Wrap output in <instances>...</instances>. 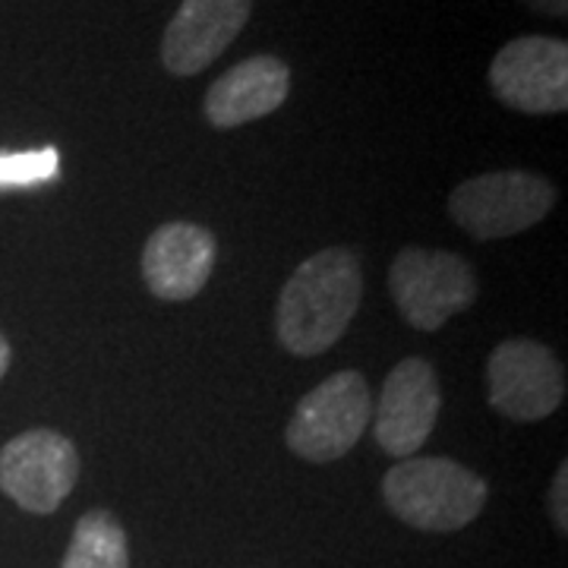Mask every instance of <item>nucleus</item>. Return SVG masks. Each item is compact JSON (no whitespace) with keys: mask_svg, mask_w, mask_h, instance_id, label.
<instances>
[{"mask_svg":"<svg viewBox=\"0 0 568 568\" xmlns=\"http://www.w3.org/2000/svg\"><path fill=\"white\" fill-rule=\"evenodd\" d=\"M253 0H183L162 36V63L171 77H196L244 32Z\"/></svg>","mask_w":568,"mask_h":568,"instance_id":"10","label":"nucleus"},{"mask_svg":"<svg viewBox=\"0 0 568 568\" xmlns=\"http://www.w3.org/2000/svg\"><path fill=\"white\" fill-rule=\"evenodd\" d=\"M58 171V152L41 149L26 155H0V186H20V183H39L54 178Z\"/></svg>","mask_w":568,"mask_h":568,"instance_id":"14","label":"nucleus"},{"mask_svg":"<svg viewBox=\"0 0 568 568\" xmlns=\"http://www.w3.org/2000/svg\"><path fill=\"white\" fill-rule=\"evenodd\" d=\"M556 205V186L534 171H489L462 181L448 215L474 241H503L540 224Z\"/></svg>","mask_w":568,"mask_h":568,"instance_id":"3","label":"nucleus"},{"mask_svg":"<svg viewBox=\"0 0 568 568\" xmlns=\"http://www.w3.org/2000/svg\"><path fill=\"white\" fill-rule=\"evenodd\" d=\"M395 518L426 534L467 528L487 506V480L452 458H405L383 477Z\"/></svg>","mask_w":568,"mask_h":568,"instance_id":"2","label":"nucleus"},{"mask_svg":"<svg viewBox=\"0 0 568 568\" xmlns=\"http://www.w3.org/2000/svg\"><path fill=\"white\" fill-rule=\"evenodd\" d=\"M364 294L361 260L347 246L313 253L284 282L275 306V332L287 354L320 357L354 323Z\"/></svg>","mask_w":568,"mask_h":568,"instance_id":"1","label":"nucleus"},{"mask_svg":"<svg viewBox=\"0 0 568 568\" xmlns=\"http://www.w3.org/2000/svg\"><path fill=\"white\" fill-rule=\"evenodd\" d=\"M369 420H373V392L361 373L342 369L297 402L294 417L284 429V443L297 458L313 465H328L345 458L361 443Z\"/></svg>","mask_w":568,"mask_h":568,"instance_id":"4","label":"nucleus"},{"mask_svg":"<svg viewBox=\"0 0 568 568\" xmlns=\"http://www.w3.org/2000/svg\"><path fill=\"white\" fill-rule=\"evenodd\" d=\"M566 493H568V465L562 462L559 470H556V480L549 487V515H552V525L566 534L568 530V506H566Z\"/></svg>","mask_w":568,"mask_h":568,"instance_id":"15","label":"nucleus"},{"mask_svg":"<svg viewBox=\"0 0 568 568\" xmlns=\"http://www.w3.org/2000/svg\"><path fill=\"white\" fill-rule=\"evenodd\" d=\"M489 89L521 114L568 111V44L552 36H521L496 51Z\"/></svg>","mask_w":568,"mask_h":568,"instance_id":"8","label":"nucleus"},{"mask_svg":"<svg viewBox=\"0 0 568 568\" xmlns=\"http://www.w3.org/2000/svg\"><path fill=\"white\" fill-rule=\"evenodd\" d=\"M489 405L515 424H537L566 402V366L534 338H506L487 361Z\"/></svg>","mask_w":568,"mask_h":568,"instance_id":"6","label":"nucleus"},{"mask_svg":"<svg viewBox=\"0 0 568 568\" xmlns=\"http://www.w3.org/2000/svg\"><path fill=\"white\" fill-rule=\"evenodd\" d=\"M388 291L398 313L417 332H439L477 301L474 265L458 253L405 246L388 268Z\"/></svg>","mask_w":568,"mask_h":568,"instance_id":"5","label":"nucleus"},{"mask_svg":"<svg viewBox=\"0 0 568 568\" xmlns=\"http://www.w3.org/2000/svg\"><path fill=\"white\" fill-rule=\"evenodd\" d=\"M77 480V446L54 429H29L0 448V493L29 515L58 511Z\"/></svg>","mask_w":568,"mask_h":568,"instance_id":"7","label":"nucleus"},{"mask_svg":"<svg viewBox=\"0 0 568 568\" xmlns=\"http://www.w3.org/2000/svg\"><path fill=\"white\" fill-rule=\"evenodd\" d=\"M291 95V70L272 54H256L234 63L224 77L209 85L203 118L215 130H237L275 114Z\"/></svg>","mask_w":568,"mask_h":568,"instance_id":"12","label":"nucleus"},{"mask_svg":"<svg viewBox=\"0 0 568 568\" xmlns=\"http://www.w3.org/2000/svg\"><path fill=\"white\" fill-rule=\"evenodd\" d=\"M61 568H130V544L121 521L104 508L85 511L73 528Z\"/></svg>","mask_w":568,"mask_h":568,"instance_id":"13","label":"nucleus"},{"mask_svg":"<svg viewBox=\"0 0 568 568\" xmlns=\"http://www.w3.org/2000/svg\"><path fill=\"white\" fill-rule=\"evenodd\" d=\"M521 3L540 17H549V20H566L568 17V0H521Z\"/></svg>","mask_w":568,"mask_h":568,"instance_id":"16","label":"nucleus"},{"mask_svg":"<svg viewBox=\"0 0 568 568\" xmlns=\"http://www.w3.org/2000/svg\"><path fill=\"white\" fill-rule=\"evenodd\" d=\"M10 357H13V351H10V342L0 335V379H3V373L10 369Z\"/></svg>","mask_w":568,"mask_h":568,"instance_id":"17","label":"nucleus"},{"mask_svg":"<svg viewBox=\"0 0 568 568\" xmlns=\"http://www.w3.org/2000/svg\"><path fill=\"white\" fill-rule=\"evenodd\" d=\"M219 256L212 231L190 222H168L149 234L142 246V282L171 304L193 301L203 291Z\"/></svg>","mask_w":568,"mask_h":568,"instance_id":"11","label":"nucleus"},{"mask_svg":"<svg viewBox=\"0 0 568 568\" xmlns=\"http://www.w3.org/2000/svg\"><path fill=\"white\" fill-rule=\"evenodd\" d=\"M443 407L436 369L424 357H405L392 366L379 402L373 405L376 443L392 458H410L429 439Z\"/></svg>","mask_w":568,"mask_h":568,"instance_id":"9","label":"nucleus"}]
</instances>
